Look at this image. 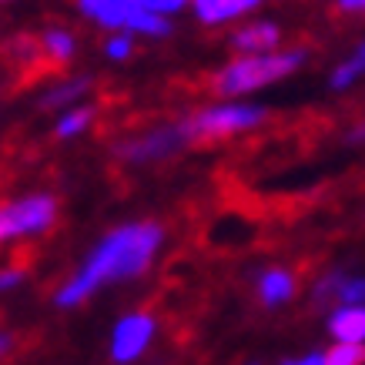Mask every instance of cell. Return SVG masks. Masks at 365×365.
Instances as JSON below:
<instances>
[{"instance_id":"11","label":"cell","mask_w":365,"mask_h":365,"mask_svg":"<svg viewBox=\"0 0 365 365\" xmlns=\"http://www.w3.org/2000/svg\"><path fill=\"white\" fill-rule=\"evenodd\" d=\"M292 295H295V278H292V272H285V268H268V272L258 275V299L265 302L268 309L285 305Z\"/></svg>"},{"instance_id":"20","label":"cell","mask_w":365,"mask_h":365,"mask_svg":"<svg viewBox=\"0 0 365 365\" xmlns=\"http://www.w3.org/2000/svg\"><path fill=\"white\" fill-rule=\"evenodd\" d=\"M144 11L158 14V17H171V14H178L185 4H191V0H138Z\"/></svg>"},{"instance_id":"14","label":"cell","mask_w":365,"mask_h":365,"mask_svg":"<svg viewBox=\"0 0 365 365\" xmlns=\"http://www.w3.org/2000/svg\"><path fill=\"white\" fill-rule=\"evenodd\" d=\"M91 121H94V108H71V111H64L61 118H57L54 131L57 138H78V134H84L91 128Z\"/></svg>"},{"instance_id":"4","label":"cell","mask_w":365,"mask_h":365,"mask_svg":"<svg viewBox=\"0 0 365 365\" xmlns=\"http://www.w3.org/2000/svg\"><path fill=\"white\" fill-rule=\"evenodd\" d=\"M57 218V201L51 195H27V198L7 201L0 208V238L17 242L27 235H44Z\"/></svg>"},{"instance_id":"7","label":"cell","mask_w":365,"mask_h":365,"mask_svg":"<svg viewBox=\"0 0 365 365\" xmlns=\"http://www.w3.org/2000/svg\"><path fill=\"white\" fill-rule=\"evenodd\" d=\"M78 7L88 21L101 24V27H111L114 34L131 31L134 21L144 14L138 0H78Z\"/></svg>"},{"instance_id":"8","label":"cell","mask_w":365,"mask_h":365,"mask_svg":"<svg viewBox=\"0 0 365 365\" xmlns=\"http://www.w3.org/2000/svg\"><path fill=\"white\" fill-rule=\"evenodd\" d=\"M278 41H282V31H278L275 24L255 21L248 27H242V31H235L232 47L242 51V54H268V51L278 47Z\"/></svg>"},{"instance_id":"23","label":"cell","mask_w":365,"mask_h":365,"mask_svg":"<svg viewBox=\"0 0 365 365\" xmlns=\"http://www.w3.org/2000/svg\"><path fill=\"white\" fill-rule=\"evenodd\" d=\"M335 7L342 14H365V0H335Z\"/></svg>"},{"instance_id":"22","label":"cell","mask_w":365,"mask_h":365,"mask_svg":"<svg viewBox=\"0 0 365 365\" xmlns=\"http://www.w3.org/2000/svg\"><path fill=\"white\" fill-rule=\"evenodd\" d=\"M21 272H17V268H7V272H4V275H0V288H4V292H11L14 285H21Z\"/></svg>"},{"instance_id":"19","label":"cell","mask_w":365,"mask_h":365,"mask_svg":"<svg viewBox=\"0 0 365 365\" xmlns=\"http://www.w3.org/2000/svg\"><path fill=\"white\" fill-rule=\"evenodd\" d=\"M342 278H345V272H329V275L315 285V292H312L315 302H325V299H332V295L339 299V285H342Z\"/></svg>"},{"instance_id":"1","label":"cell","mask_w":365,"mask_h":365,"mask_svg":"<svg viewBox=\"0 0 365 365\" xmlns=\"http://www.w3.org/2000/svg\"><path fill=\"white\" fill-rule=\"evenodd\" d=\"M161 242H165V228L155 222H128L108 232L91 248L84 265L78 268V275L57 288L54 305L57 309H78L98 288L144 275L155 262Z\"/></svg>"},{"instance_id":"15","label":"cell","mask_w":365,"mask_h":365,"mask_svg":"<svg viewBox=\"0 0 365 365\" xmlns=\"http://www.w3.org/2000/svg\"><path fill=\"white\" fill-rule=\"evenodd\" d=\"M41 47L51 61H71L74 54V37L64 31V27H51V31L41 37Z\"/></svg>"},{"instance_id":"5","label":"cell","mask_w":365,"mask_h":365,"mask_svg":"<svg viewBox=\"0 0 365 365\" xmlns=\"http://www.w3.org/2000/svg\"><path fill=\"white\" fill-rule=\"evenodd\" d=\"M155 332H158V322L148 312H131V315L118 319V325L111 332V359L118 365L138 362L144 355V349L151 345Z\"/></svg>"},{"instance_id":"17","label":"cell","mask_w":365,"mask_h":365,"mask_svg":"<svg viewBox=\"0 0 365 365\" xmlns=\"http://www.w3.org/2000/svg\"><path fill=\"white\" fill-rule=\"evenodd\" d=\"M339 305H365V275H345L339 285Z\"/></svg>"},{"instance_id":"10","label":"cell","mask_w":365,"mask_h":365,"mask_svg":"<svg viewBox=\"0 0 365 365\" xmlns=\"http://www.w3.org/2000/svg\"><path fill=\"white\" fill-rule=\"evenodd\" d=\"M262 0H191V11L201 24H228L255 11Z\"/></svg>"},{"instance_id":"9","label":"cell","mask_w":365,"mask_h":365,"mask_svg":"<svg viewBox=\"0 0 365 365\" xmlns=\"http://www.w3.org/2000/svg\"><path fill=\"white\" fill-rule=\"evenodd\" d=\"M329 332L335 342L365 345V305H339L329 315Z\"/></svg>"},{"instance_id":"6","label":"cell","mask_w":365,"mask_h":365,"mask_svg":"<svg viewBox=\"0 0 365 365\" xmlns=\"http://www.w3.org/2000/svg\"><path fill=\"white\" fill-rule=\"evenodd\" d=\"M181 144H188L181 128L178 124H165V128H155V131L138 134L131 141L118 144V158L131 161V165H148V161H161V158L175 155Z\"/></svg>"},{"instance_id":"18","label":"cell","mask_w":365,"mask_h":365,"mask_svg":"<svg viewBox=\"0 0 365 365\" xmlns=\"http://www.w3.org/2000/svg\"><path fill=\"white\" fill-rule=\"evenodd\" d=\"M104 54L111 57V61H124V57L131 54V31H118L108 37V44H104Z\"/></svg>"},{"instance_id":"13","label":"cell","mask_w":365,"mask_h":365,"mask_svg":"<svg viewBox=\"0 0 365 365\" xmlns=\"http://www.w3.org/2000/svg\"><path fill=\"white\" fill-rule=\"evenodd\" d=\"M88 91V78H71V81H61L54 84L51 91L41 94V108H71L74 101Z\"/></svg>"},{"instance_id":"12","label":"cell","mask_w":365,"mask_h":365,"mask_svg":"<svg viewBox=\"0 0 365 365\" xmlns=\"http://www.w3.org/2000/svg\"><path fill=\"white\" fill-rule=\"evenodd\" d=\"M359 78H365V41L355 47L352 54L345 57L342 64L335 67L332 78H329V84H332V91H349Z\"/></svg>"},{"instance_id":"21","label":"cell","mask_w":365,"mask_h":365,"mask_svg":"<svg viewBox=\"0 0 365 365\" xmlns=\"http://www.w3.org/2000/svg\"><path fill=\"white\" fill-rule=\"evenodd\" d=\"M282 365H325V352H309V355H302V359H288Z\"/></svg>"},{"instance_id":"24","label":"cell","mask_w":365,"mask_h":365,"mask_svg":"<svg viewBox=\"0 0 365 365\" xmlns=\"http://www.w3.org/2000/svg\"><path fill=\"white\" fill-rule=\"evenodd\" d=\"M252 365H258V362H252Z\"/></svg>"},{"instance_id":"3","label":"cell","mask_w":365,"mask_h":365,"mask_svg":"<svg viewBox=\"0 0 365 365\" xmlns=\"http://www.w3.org/2000/svg\"><path fill=\"white\" fill-rule=\"evenodd\" d=\"M265 121V108L245 104V101H218L211 108L181 118L178 128L185 134V141H201V138H228L238 131H252Z\"/></svg>"},{"instance_id":"2","label":"cell","mask_w":365,"mask_h":365,"mask_svg":"<svg viewBox=\"0 0 365 365\" xmlns=\"http://www.w3.org/2000/svg\"><path fill=\"white\" fill-rule=\"evenodd\" d=\"M305 61V51L292 47V51H278V54H242L228 61V64L215 74L211 88L215 94H222L225 101L228 98H242V94H252L258 88H268L275 81L295 74Z\"/></svg>"},{"instance_id":"16","label":"cell","mask_w":365,"mask_h":365,"mask_svg":"<svg viewBox=\"0 0 365 365\" xmlns=\"http://www.w3.org/2000/svg\"><path fill=\"white\" fill-rule=\"evenodd\" d=\"M325 365H365V345L335 342L325 352Z\"/></svg>"}]
</instances>
